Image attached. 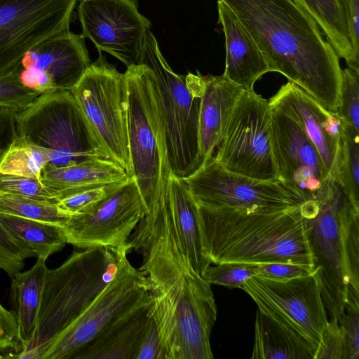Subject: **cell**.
Returning <instances> with one entry per match:
<instances>
[{"label": "cell", "mask_w": 359, "mask_h": 359, "mask_svg": "<svg viewBox=\"0 0 359 359\" xmlns=\"http://www.w3.org/2000/svg\"><path fill=\"white\" fill-rule=\"evenodd\" d=\"M127 242L142 259L151 315L163 359H212L217 309L210 285L194 268L170 214L166 191L146 210Z\"/></svg>", "instance_id": "1"}, {"label": "cell", "mask_w": 359, "mask_h": 359, "mask_svg": "<svg viewBox=\"0 0 359 359\" xmlns=\"http://www.w3.org/2000/svg\"><path fill=\"white\" fill-rule=\"evenodd\" d=\"M221 1L255 41L270 72L282 74L325 109L337 112L342 84L339 57L296 0Z\"/></svg>", "instance_id": "2"}, {"label": "cell", "mask_w": 359, "mask_h": 359, "mask_svg": "<svg viewBox=\"0 0 359 359\" xmlns=\"http://www.w3.org/2000/svg\"><path fill=\"white\" fill-rule=\"evenodd\" d=\"M299 208L250 213L197 205L203 255L215 264L289 263L314 268L308 227Z\"/></svg>", "instance_id": "3"}, {"label": "cell", "mask_w": 359, "mask_h": 359, "mask_svg": "<svg viewBox=\"0 0 359 359\" xmlns=\"http://www.w3.org/2000/svg\"><path fill=\"white\" fill-rule=\"evenodd\" d=\"M337 162L299 210L308 227L313 276L323 302L331 319L339 320L347 292L359 294V210L343 192Z\"/></svg>", "instance_id": "4"}, {"label": "cell", "mask_w": 359, "mask_h": 359, "mask_svg": "<svg viewBox=\"0 0 359 359\" xmlns=\"http://www.w3.org/2000/svg\"><path fill=\"white\" fill-rule=\"evenodd\" d=\"M118 249H83L72 253L60 266L47 269L36 330L15 358L42 359L53 341L87 309L110 280Z\"/></svg>", "instance_id": "5"}, {"label": "cell", "mask_w": 359, "mask_h": 359, "mask_svg": "<svg viewBox=\"0 0 359 359\" xmlns=\"http://www.w3.org/2000/svg\"><path fill=\"white\" fill-rule=\"evenodd\" d=\"M136 65H147L156 76L170 166L174 174L185 177L202 165L198 116L203 76L198 72L187 76L175 73L150 29Z\"/></svg>", "instance_id": "6"}, {"label": "cell", "mask_w": 359, "mask_h": 359, "mask_svg": "<svg viewBox=\"0 0 359 359\" xmlns=\"http://www.w3.org/2000/svg\"><path fill=\"white\" fill-rule=\"evenodd\" d=\"M128 91V140L132 175L146 209L166 191L172 172L156 76L145 65L124 73Z\"/></svg>", "instance_id": "7"}, {"label": "cell", "mask_w": 359, "mask_h": 359, "mask_svg": "<svg viewBox=\"0 0 359 359\" xmlns=\"http://www.w3.org/2000/svg\"><path fill=\"white\" fill-rule=\"evenodd\" d=\"M16 121L18 135L50 152L48 165L111 159L70 90L41 94L31 105L17 112Z\"/></svg>", "instance_id": "8"}, {"label": "cell", "mask_w": 359, "mask_h": 359, "mask_svg": "<svg viewBox=\"0 0 359 359\" xmlns=\"http://www.w3.org/2000/svg\"><path fill=\"white\" fill-rule=\"evenodd\" d=\"M70 91L111 159L131 177L128 91L125 74L108 63L100 53Z\"/></svg>", "instance_id": "9"}, {"label": "cell", "mask_w": 359, "mask_h": 359, "mask_svg": "<svg viewBox=\"0 0 359 359\" xmlns=\"http://www.w3.org/2000/svg\"><path fill=\"white\" fill-rule=\"evenodd\" d=\"M127 243L118 249L115 271L87 309L50 344L42 359H72L114 320L151 302L146 273L128 259Z\"/></svg>", "instance_id": "10"}, {"label": "cell", "mask_w": 359, "mask_h": 359, "mask_svg": "<svg viewBox=\"0 0 359 359\" xmlns=\"http://www.w3.org/2000/svg\"><path fill=\"white\" fill-rule=\"evenodd\" d=\"M215 160L226 170L248 177L278 180L268 100L244 89L229 120Z\"/></svg>", "instance_id": "11"}, {"label": "cell", "mask_w": 359, "mask_h": 359, "mask_svg": "<svg viewBox=\"0 0 359 359\" xmlns=\"http://www.w3.org/2000/svg\"><path fill=\"white\" fill-rule=\"evenodd\" d=\"M184 179L198 206L273 213L297 209L306 201L280 180L264 181L230 172L214 156Z\"/></svg>", "instance_id": "12"}, {"label": "cell", "mask_w": 359, "mask_h": 359, "mask_svg": "<svg viewBox=\"0 0 359 359\" xmlns=\"http://www.w3.org/2000/svg\"><path fill=\"white\" fill-rule=\"evenodd\" d=\"M78 0H0V77L30 49L69 31Z\"/></svg>", "instance_id": "13"}, {"label": "cell", "mask_w": 359, "mask_h": 359, "mask_svg": "<svg viewBox=\"0 0 359 359\" xmlns=\"http://www.w3.org/2000/svg\"><path fill=\"white\" fill-rule=\"evenodd\" d=\"M240 288L251 297L259 310L318 349L328 320L313 274L287 280L255 276Z\"/></svg>", "instance_id": "14"}, {"label": "cell", "mask_w": 359, "mask_h": 359, "mask_svg": "<svg viewBox=\"0 0 359 359\" xmlns=\"http://www.w3.org/2000/svg\"><path fill=\"white\" fill-rule=\"evenodd\" d=\"M146 213L133 177L91 212L69 216L62 226L66 243L82 249L125 245Z\"/></svg>", "instance_id": "15"}, {"label": "cell", "mask_w": 359, "mask_h": 359, "mask_svg": "<svg viewBox=\"0 0 359 359\" xmlns=\"http://www.w3.org/2000/svg\"><path fill=\"white\" fill-rule=\"evenodd\" d=\"M77 18L82 35L99 53L107 52L127 67L135 65L151 22L135 0H79Z\"/></svg>", "instance_id": "16"}, {"label": "cell", "mask_w": 359, "mask_h": 359, "mask_svg": "<svg viewBox=\"0 0 359 359\" xmlns=\"http://www.w3.org/2000/svg\"><path fill=\"white\" fill-rule=\"evenodd\" d=\"M90 64L85 37L67 31L28 50L15 73L24 86L42 94L70 90Z\"/></svg>", "instance_id": "17"}, {"label": "cell", "mask_w": 359, "mask_h": 359, "mask_svg": "<svg viewBox=\"0 0 359 359\" xmlns=\"http://www.w3.org/2000/svg\"><path fill=\"white\" fill-rule=\"evenodd\" d=\"M270 109L272 149L278 180L306 200L310 199L329 172L302 128L280 110Z\"/></svg>", "instance_id": "18"}, {"label": "cell", "mask_w": 359, "mask_h": 359, "mask_svg": "<svg viewBox=\"0 0 359 359\" xmlns=\"http://www.w3.org/2000/svg\"><path fill=\"white\" fill-rule=\"evenodd\" d=\"M268 103L302 128L330 172L337 161L340 144L342 121L337 114L325 109L291 81L283 85Z\"/></svg>", "instance_id": "19"}, {"label": "cell", "mask_w": 359, "mask_h": 359, "mask_svg": "<svg viewBox=\"0 0 359 359\" xmlns=\"http://www.w3.org/2000/svg\"><path fill=\"white\" fill-rule=\"evenodd\" d=\"M198 116V140L202 164L213 157L221 143L236 102L244 88L223 74L203 76Z\"/></svg>", "instance_id": "20"}, {"label": "cell", "mask_w": 359, "mask_h": 359, "mask_svg": "<svg viewBox=\"0 0 359 359\" xmlns=\"http://www.w3.org/2000/svg\"><path fill=\"white\" fill-rule=\"evenodd\" d=\"M219 21L226 41V65L223 75L244 89L252 88L264 74L271 72L255 41L233 12L217 1Z\"/></svg>", "instance_id": "21"}, {"label": "cell", "mask_w": 359, "mask_h": 359, "mask_svg": "<svg viewBox=\"0 0 359 359\" xmlns=\"http://www.w3.org/2000/svg\"><path fill=\"white\" fill-rule=\"evenodd\" d=\"M151 303L143 304L114 320L72 359H135L151 317Z\"/></svg>", "instance_id": "22"}, {"label": "cell", "mask_w": 359, "mask_h": 359, "mask_svg": "<svg viewBox=\"0 0 359 359\" xmlns=\"http://www.w3.org/2000/svg\"><path fill=\"white\" fill-rule=\"evenodd\" d=\"M128 177L126 170L118 163L108 158H93L63 167L46 165L40 180L53 192L58 202L85 189L124 181Z\"/></svg>", "instance_id": "23"}, {"label": "cell", "mask_w": 359, "mask_h": 359, "mask_svg": "<svg viewBox=\"0 0 359 359\" xmlns=\"http://www.w3.org/2000/svg\"><path fill=\"white\" fill-rule=\"evenodd\" d=\"M166 198L186 253L194 269L203 276L211 263L203 255L197 205L184 177L170 172L167 182Z\"/></svg>", "instance_id": "24"}, {"label": "cell", "mask_w": 359, "mask_h": 359, "mask_svg": "<svg viewBox=\"0 0 359 359\" xmlns=\"http://www.w3.org/2000/svg\"><path fill=\"white\" fill-rule=\"evenodd\" d=\"M317 347L257 309L251 359H314Z\"/></svg>", "instance_id": "25"}, {"label": "cell", "mask_w": 359, "mask_h": 359, "mask_svg": "<svg viewBox=\"0 0 359 359\" xmlns=\"http://www.w3.org/2000/svg\"><path fill=\"white\" fill-rule=\"evenodd\" d=\"M46 259L38 257L29 270L13 277L11 296L22 349L32 338L36 328L41 295L47 272Z\"/></svg>", "instance_id": "26"}, {"label": "cell", "mask_w": 359, "mask_h": 359, "mask_svg": "<svg viewBox=\"0 0 359 359\" xmlns=\"http://www.w3.org/2000/svg\"><path fill=\"white\" fill-rule=\"evenodd\" d=\"M318 25L339 57L348 68L359 72V56L354 53L348 24L338 0H296Z\"/></svg>", "instance_id": "27"}, {"label": "cell", "mask_w": 359, "mask_h": 359, "mask_svg": "<svg viewBox=\"0 0 359 359\" xmlns=\"http://www.w3.org/2000/svg\"><path fill=\"white\" fill-rule=\"evenodd\" d=\"M0 221L15 238L27 245L38 257L47 259L67 243L60 226L1 213Z\"/></svg>", "instance_id": "28"}, {"label": "cell", "mask_w": 359, "mask_h": 359, "mask_svg": "<svg viewBox=\"0 0 359 359\" xmlns=\"http://www.w3.org/2000/svg\"><path fill=\"white\" fill-rule=\"evenodd\" d=\"M359 132L342 122L337 154V175L344 194L359 210Z\"/></svg>", "instance_id": "29"}, {"label": "cell", "mask_w": 359, "mask_h": 359, "mask_svg": "<svg viewBox=\"0 0 359 359\" xmlns=\"http://www.w3.org/2000/svg\"><path fill=\"white\" fill-rule=\"evenodd\" d=\"M50 161V154L47 149L18 135L0 163V173L40 179Z\"/></svg>", "instance_id": "30"}, {"label": "cell", "mask_w": 359, "mask_h": 359, "mask_svg": "<svg viewBox=\"0 0 359 359\" xmlns=\"http://www.w3.org/2000/svg\"><path fill=\"white\" fill-rule=\"evenodd\" d=\"M0 213L63 226L69 216L56 203L0 191Z\"/></svg>", "instance_id": "31"}, {"label": "cell", "mask_w": 359, "mask_h": 359, "mask_svg": "<svg viewBox=\"0 0 359 359\" xmlns=\"http://www.w3.org/2000/svg\"><path fill=\"white\" fill-rule=\"evenodd\" d=\"M127 180L85 189L60 199L56 204L69 216L88 213L116 191Z\"/></svg>", "instance_id": "32"}, {"label": "cell", "mask_w": 359, "mask_h": 359, "mask_svg": "<svg viewBox=\"0 0 359 359\" xmlns=\"http://www.w3.org/2000/svg\"><path fill=\"white\" fill-rule=\"evenodd\" d=\"M257 265L239 262H221L210 265L203 275L210 285H218L228 288H240L249 278L257 276Z\"/></svg>", "instance_id": "33"}, {"label": "cell", "mask_w": 359, "mask_h": 359, "mask_svg": "<svg viewBox=\"0 0 359 359\" xmlns=\"http://www.w3.org/2000/svg\"><path fill=\"white\" fill-rule=\"evenodd\" d=\"M337 115L341 121L359 132V72L342 70V84Z\"/></svg>", "instance_id": "34"}, {"label": "cell", "mask_w": 359, "mask_h": 359, "mask_svg": "<svg viewBox=\"0 0 359 359\" xmlns=\"http://www.w3.org/2000/svg\"><path fill=\"white\" fill-rule=\"evenodd\" d=\"M34 256L35 253L15 238L0 221V269L13 277L22 269L25 259Z\"/></svg>", "instance_id": "35"}, {"label": "cell", "mask_w": 359, "mask_h": 359, "mask_svg": "<svg viewBox=\"0 0 359 359\" xmlns=\"http://www.w3.org/2000/svg\"><path fill=\"white\" fill-rule=\"evenodd\" d=\"M0 191L39 201L57 203L53 192L40 179L0 173Z\"/></svg>", "instance_id": "36"}, {"label": "cell", "mask_w": 359, "mask_h": 359, "mask_svg": "<svg viewBox=\"0 0 359 359\" xmlns=\"http://www.w3.org/2000/svg\"><path fill=\"white\" fill-rule=\"evenodd\" d=\"M40 95L24 86L15 73L0 77V107L18 112L31 105Z\"/></svg>", "instance_id": "37"}, {"label": "cell", "mask_w": 359, "mask_h": 359, "mask_svg": "<svg viewBox=\"0 0 359 359\" xmlns=\"http://www.w3.org/2000/svg\"><path fill=\"white\" fill-rule=\"evenodd\" d=\"M339 324L344 335L346 359H359V302H346Z\"/></svg>", "instance_id": "38"}, {"label": "cell", "mask_w": 359, "mask_h": 359, "mask_svg": "<svg viewBox=\"0 0 359 359\" xmlns=\"http://www.w3.org/2000/svg\"><path fill=\"white\" fill-rule=\"evenodd\" d=\"M314 359H346L344 335L339 320H328Z\"/></svg>", "instance_id": "39"}, {"label": "cell", "mask_w": 359, "mask_h": 359, "mask_svg": "<svg viewBox=\"0 0 359 359\" xmlns=\"http://www.w3.org/2000/svg\"><path fill=\"white\" fill-rule=\"evenodd\" d=\"M257 276L276 280H287L314 273V268L312 266L289 263L259 264L257 265Z\"/></svg>", "instance_id": "40"}, {"label": "cell", "mask_w": 359, "mask_h": 359, "mask_svg": "<svg viewBox=\"0 0 359 359\" xmlns=\"http://www.w3.org/2000/svg\"><path fill=\"white\" fill-rule=\"evenodd\" d=\"M135 359H163L158 330L152 316L140 343Z\"/></svg>", "instance_id": "41"}, {"label": "cell", "mask_w": 359, "mask_h": 359, "mask_svg": "<svg viewBox=\"0 0 359 359\" xmlns=\"http://www.w3.org/2000/svg\"><path fill=\"white\" fill-rule=\"evenodd\" d=\"M17 111L0 107V163L9 147L18 137Z\"/></svg>", "instance_id": "42"}, {"label": "cell", "mask_w": 359, "mask_h": 359, "mask_svg": "<svg viewBox=\"0 0 359 359\" xmlns=\"http://www.w3.org/2000/svg\"><path fill=\"white\" fill-rule=\"evenodd\" d=\"M18 341V326L13 312L0 303V348H15Z\"/></svg>", "instance_id": "43"}, {"label": "cell", "mask_w": 359, "mask_h": 359, "mask_svg": "<svg viewBox=\"0 0 359 359\" xmlns=\"http://www.w3.org/2000/svg\"><path fill=\"white\" fill-rule=\"evenodd\" d=\"M346 18L351 41L355 55L359 56V0H338Z\"/></svg>", "instance_id": "44"}, {"label": "cell", "mask_w": 359, "mask_h": 359, "mask_svg": "<svg viewBox=\"0 0 359 359\" xmlns=\"http://www.w3.org/2000/svg\"><path fill=\"white\" fill-rule=\"evenodd\" d=\"M4 358V356H3V355H1L0 354V358Z\"/></svg>", "instance_id": "45"}]
</instances>
